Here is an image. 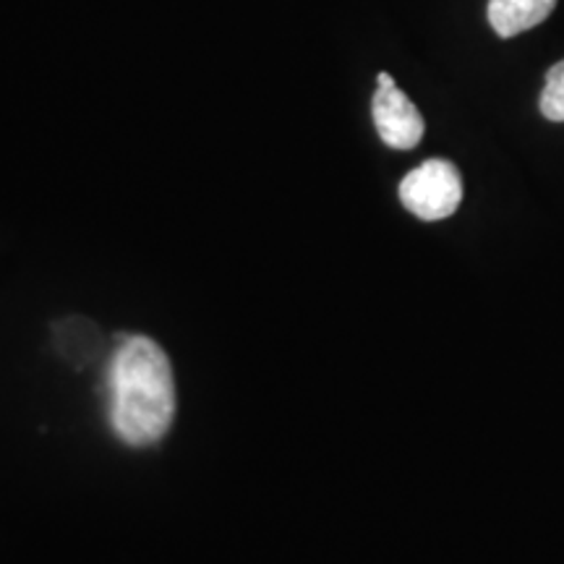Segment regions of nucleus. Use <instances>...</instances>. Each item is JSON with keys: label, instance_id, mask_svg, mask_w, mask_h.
I'll use <instances>...</instances> for the list:
<instances>
[{"label": "nucleus", "instance_id": "nucleus-1", "mask_svg": "<svg viewBox=\"0 0 564 564\" xmlns=\"http://www.w3.org/2000/svg\"><path fill=\"white\" fill-rule=\"evenodd\" d=\"M178 408L167 352L152 337L129 335L110 364V426L129 447H150L171 432Z\"/></svg>", "mask_w": 564, "mask_h": 564}, {"label": "nucleus", "instance_id": "nucleus-2", "mask_svg": "<svg viewBox=\"0 0 564 564\" xmlns=\"http://www.w3.org/2000/svg\"><path fill=\"white\" fill-rule=\"evenodd\" d=\"M400 202L419 220H447L463 202L460 173L447 160H426L400 183Z\"/></svg>", "mask_w": 564, "mask_h": 564}, {"label": "nucleus", "instance_id": "nucleus-3", "mask_svg": "<svg viewBox=\"0 0 564 564\" xmlns=\"http://www.w3.org/2000/svg\"><path fill=\"white\" fill-rule=\"evenodd\" d=\"M371 116L379 139L392 150H413L421 144L426 123H423V116L411 102V97L398 84L377 87V95L371 100Z\"/></svg>", "mask_w": 564, "mask_h": 564}, {"label": "nucleus", "instance_id": "nucleus-4", "mask_svg": "<svg viewBox=\"0 0 564 564\" xmlns=\"http://www.w3.org/2000/svg\"><path fill=\"white\" fill-rule=\"evenodd\" d=\"M556 0H489V24L499 37H514L544 24Z\"/></svg>", "mask_w": 564, "mask_h": 564}, {"label": "nucleus", "instance_id": "nucleus-5", "mask_svg": "<svg viewBox=\"0 0 564 564\" xmlns=\"http://www.w3.org/2000/svg\"><path fill=\"white\" fill-rule=\"evenodd\" d=\"M541 116L552 123H564V61L554 63L546 74L544 91H541Z\"/></svg>", "mask_w": 564, "mask_h": 564}, {"label": "nucleus", "instance_id": "nucleus-6", "mask_svg": "<svg viewBox=\"0 0 564 564\" xmlns=\"http://www.w3.org/2000/svg\"><path fill=\"white\" fill-rule=\"evenodd\" d=\"M390 84H394V79L390 74H384V70H382V74L377 76V87H390Z\"/></svg>", "mask_w": 564, "mask_h": 564}]
</instances>
